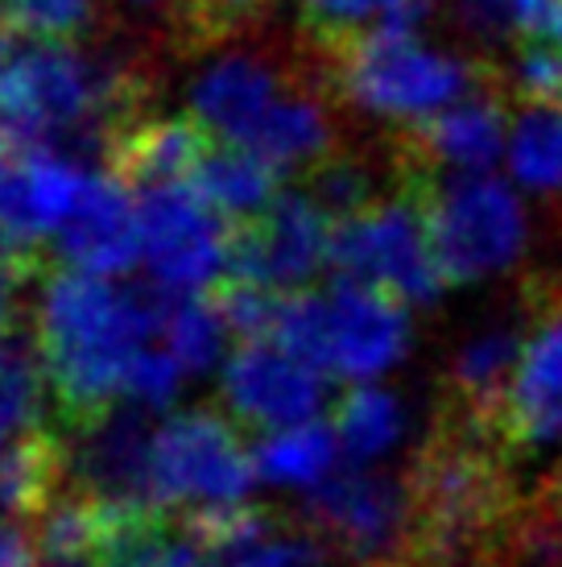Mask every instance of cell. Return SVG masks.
Returning a JSON list of instances; mask_svg holds the SVG:
<instances>
[{
    "instance_id": "1",
    "label": "cell",
    "mask_w": 562,
    "mask_h": 567,
    "mask_svg": "<svg viewBox=\"0 0 562 567\" xmlns=\"http://www.w3.org/2000/svg\"><path fill=\"white\" fill-rule=\"evenodd\" d=\"M174 295L154 282L116 286L79 269H50L33 299V340L54 402V426L79 435L125 402L128 369L166 331Z\"/></svg>"
},
{
    "instance_id": "2",
    "label": "cell",
    "mask_w": 562,
    "mask_h": 567,
    "mask_svg": "<svg viewBox=\"0 0 562 567\" xmlns=\"http://www.w3.org/2000/svg\"><path fill=\"white\" fill-rule=\"evenodd\" d=\"M327 87L340 109L368 116L389 133L435 121L438 112L468 100L485 83L500 75L497 63H485L476 54L426 47L422 38H368L352 54L323 63Z\"/></svg>"
},
{
    "instance_id": "3",
    "label": "cell",
    "mask_w": 562,
    "mask_h": 567,
    "mask_svg": "<svg viewBox=\"0 0 562 567\" xmlns=\"http://www.w3.org/2000/svg\"><path fill=\"white\" fill-rule=\"evenodd\" d=\"M393 145L406 162V183L376 207L335 224L331 266H335V278L376 286L406 307H430L447 286L435 257V240H430L426 195H422L430 166L414 158L397 137Z\"/></svg>"
},
{
    "instance_id": "4",
    "label": "cell",
    "mask_w": 562,
    "mask_h": 567,
    "mask_svg": "<svg viewBox=\"0 0 562 567\" xmlns=\"http://www.w3.org/2000/svg\"><path fill=\"white\" fill-rule=\"evenodd\" d=\"M426 220L443 282H485L525 257L530 216L497 174H426Z\"/></svg>"
},
{
    "instance_id": "5",
    "label": "cell",
    "mask_w": 562,
    "mask_h": 567,
    "mask_svg": "<svg viewBox=\"0 0 562 567\" xmlns=\"http://www.w3.org/2000/svg\"><path fill=\"white\" fill-rule=\"evenodd\" d=\"M319 71H323V63L302 42L294 50L290 42L252 33V38H240L232 47L216 50L195 71V80L187 87L190 116L207 128L211 142L249 150L252 137L269 121V112L294 87L314 80Z\"/></svg>"
},
{
    "instance_id": "6",
    "label": "cell",
    "mask_w": 562,
    "mask_h": 567,
    "mask_svg": "<svg viewBox=\"0 0 562 567\" xmlns=\"http://www.w3.org/2000/svg\"><path fill=\"white\" fill-rule=\"evenodd\" d=\"M149 481L162 514L236 509L249 505L244 497L257 481V464L228 410L207 402L157 423Z\"/></svg>"
},
{
    "instance_id": "7",
    "label": "cell",
    "mask_w": 562,
    "mask_h": 567,
    "mask_svg": "<svg viewBox=\"0 0 562 567\" xmlns=\"http://www.w3.org/2000/svg\"><path fill=\"white\" fill-rule=\"evenodd\" d=\"M302 518L352 567H402L418 547L409 481L373 468H340L306 493Z\"/></svg>"
},
{
    "instance_id": "8",
    "label": "cell",
    "mask_w": 562,
    "mask_h": 567,
    "mask_svg": "<svg viewBox=\"0 0 562 567\" xmlns=\"http://www.w3.org/2000/svg\"><path fill=\"white\" fill-rule=\"evenodd\" d=\"M140 257L149 282L174 299L216 290L232 261V224L195 195V187H154L137 195Z\"/></svg>"
},
{
    "instance_id": "9",
    "label": "cell",
    "mask_w": 562,
    "mask_h": 567,
    "mask_svg": "<svg viewBox=\"0 0 562 567\" xmlns=\"http://www.w3.org/2000/svg\"><path fill=\"white\" fill-rule=\"evenodd\" d=\"M500 447L513 456L547 452L562 443V278H533L525 286V348L497 423Z\"/></svg>"
},
{
    "instance_id": "10",
    "label": "cell",
    "mask_w": 562,
    "mask_h": 567,
    "mask_svg": "<svg viewBox=\"0 0 562 567\" xmlns=\"http://www.w3.org/2000/svg\"><path fill=\"white\" fill-rule=\"evenodd\" d=\"M331 245L335 220L306 190H285L266 216L232 228L228 278L266 286L273 295H298L331 266Z\"/></svg>"
},
{
    "instance_id": "11",
    "label": "cell",
    "mask_w": 562,
    "mask_h": 567,
    "mask_svg": "<svg viewBox=\"0 0 562 567\" xmlns=\"http://www.w3.org/2000/svg\"><path fill=\"white\" fill-rule=\"evenodd\" d=\"M219 390H223L219 406L228 410L236 426L273 435L314 423V414L327 402V373L290 357L273 340H257V344H236L223 364Z\"/></svg>"
},
{
    "instance_id": "12",
    "label": "cell",
    "mask_w": 562,
    "mask_h": 567,
    "mask_svg": "<svg viewBox=\"0 0 562 567\" xmlns=\"http://www.w3.org/2000/svg\"><path fill=\"white\" fill-rule=\"evenodd\" d=\"M327 299V373L356 385H373L381 373L406 361L414 319L402 299L352 278H335Z\"/></svg>"
},
{
    "instance_id": "13",
    "label": "cell",
    "mask_w": 562,
    "mask_h": 567,
    "mask_svg": "<svg viewBox=\"0 0 562 567\" xmlns=\"http://www.w3.org/2000/svg\"><path fill=\"white\" fill-rule=\"evenodd\" d=\"M154 414L137 402H121L108 419L66 435L71 440V485L108 509H157L149 460H154Z\"/></svg>"
},
{
    "instance_id": "14",
    "label": "cell",
    "mask_w": 562,
    "mask_h": 567,
    "mask_svg": "<svg viewBox=\"0 0 562 567\" xmlns=\"http://www.w3.org/2000/svg\"><path fill=\"white\" fill-rule=\"evenodd\" d=\"M509 104L513 100L497 75L468 100L438 112L435 121L409 133H389V137H397L414 158L438 174H488L497 158H504V145H509V125H513Z\"/></svg>"
},
{
    "instance_id": "15",
    "label": "cell",
    "mask_w": 562,
    "mask_h": 567,
    "mask_svg": "<svg viewBox=\"0 0 562 567\" xmlns=\"http://www.w3.org/2000/svg\"><path fill=\"white\" fill-rule=\"evenodd\" d=\"M187 518L204 535L216 567H319L331 555L311 522L269 505L207 509Z\"/></svg>"
},
{
    "instance_id": "16",
    "label": "cell",
    "mask_w": 562,
    "mask_h": 567,
    "mask_svg": "<svg viewBox=\"0 0 562 567\" xmlns=\"http://www.w3.org/2000/svg\"><path fill=\"white\" fill-rule=\"evenodd\" d=\"M54 257L63 269H79L92 278H121L140 257L137 199L108 171L95 174L87 195L79 199L75 216L59 228Z\"/></svg>"
},
{
    "instance_id": "17",
    "label": "cell",
    "mask_w": 562,
    "mask_h": 567,
    "mask_svg": "<svg viewBox=\"0 0 562 567\" xmlns=\"http://www.w3.org/2000/svg\"><path fill=\"white\" fill-rule=\"evenodd\" d=\"M211 145L216 142L190 112L187 116H157L154 112L112 137L104 171L137 195L154 187H190V178Z\"/></svg>"
},
{
    "instance_id": "18",
    "label": "cell",
    "mask_w": 562,
    "mask_h": 567,
    "mask_svg": "<svg viewBox=\"0 0 562 567\" xmlns=\"http://www.w3.org/2000/svg\"><path fill=\"white\" fill-rule=\"evenodd\" d=\"M438 0H294L298 42L319 63L344 59L368 38H418Z\"/></svg>"
},
{
    "instance_id": "19",
    "label": "cell",
    "mask_w": 562,
    "mask_h": 567,
    "mask_svg": "<svg viewBox=\"0 0 562 567\" xmlns=\"http://www.w3.org/2000/svg\"><path fill=\"white\" fill-rule=\"evenodd\" d=\"M71 440L50 423L0 447V518L30 530L54 502L71 493Z\"/></svg>"
},
{
    "instance_id": "20",
    "label": "cell",
    "mask_w": 562,
    "mask_h": 567,
    "mask_svg": "<svg viewBox=\"0 0 562 567\" xmlns=\"http://www.w3.org/2000/svg\"><path fill=\"white\" fill-rule=\"evenodd\" d=\"M190 187H195V195L211 212H219L236 228V224H249L257 216H266L269 207L278 204L281 174L261 154L244 150V145L216 142L207 150V158L199 162Z\"/></svg>"
},
{
    "instance_id": "21",
    "label": "cell",
    "mask_w": 562,
    "mask_h": 567,
    "mask_svg": "<svg viewBox=\"0 0 562 567\" xmlns=\"http://www.w3.org/2000/svg\"><path fill=\"white\" fill-rule=\"evenodd\" d=\"M278 0H170L166 4V42L178 59H199L261 33Z\"/></svg>"
},
{
    "instance_id": "22",
    "label": "cell",
    "mask_w": 562,
    "mask_h": 567,
    "mask_svg": "<svg viewBox=\"0 0 562 567\" xmlns=\"http://www.w3.org/2000/svg\"><path fill=\"white\" fill-rule=\"evenodd\" d=\"M340 456H344V447H340L335 426L319 423V419L306 426L261 435L252 447L257 481L278 488H302V493L327 485L331 476L340 473Z\"/></svg>"
},
{
    "instance_id": "23",
    "label": "cell",
    "mask_w": 562,
    "mask_h": 567,
    "mask_svg": "<svg viewBox=\"0 0 562 567\" xmlns=\"http://www.w3.org/2000/svg\"><path fill=\"white\" fill-rule=\"evenodd\" d=\"M50 378L30 328L0 336V447L25 440L46 423Z\"/></svg>"
},
{
    "instance_id": "24",
    "label": "cell",
    "mask_w": 562,
    "mask_h": 567,
    "mask_svg": "<svg viewBox=\"0 0 562 567\" xmlns=\"http://www.w3.org/2000/svg\"><path fill=\"white\" fill-rule=\"evenodd\" d=\"M335 435L352 468H373L381 456H389L397 443L406 440L409 410L402 394H393L385 385H352L340 406H335Z\"/></svg>"
},
{
    "instance_id": "25",
    "label": "cell",
    "mask_w": 562,
    "mask_h": 567,
    "mask_svg": "<svg viewBox=\"0 0 562 567\" xmlns=\"http://www.w3.org/2000/svg\"><path fill=\"white\" fill-rule=\"evenodd\" d=\"M504 166L521 190L562 199V104H521L513 112Z\"/></svg>"
},
{
    "instance_id": "26",
    "label": "cell",
    "mask_w": 562,
    "mask_h": 567,
    "mask_svg": "<svg viewBox=\"0 0 562 567\" xmlns=\"http://www.w3.org/2000/svg\"><path fill=\"white\" fill-rule=\"evenodd\" d=\"M112 21L100 0H0V25L42 42H95Z\"/></svg>"
},
{
    "instance_id": "27",
    "label": "cell",
    "mask_w": 562,
    "mask_h": 567,
    "mask_svg": "<svg viewBox=\"0 0 562 567\" xmlns=\"http://www.w3.org/2000/svg\"><path fill=\"white\" fill-rule=\"evenodd\" d=\"M162 336H166V352L183 364V373L204 378L223 361V348H228L232 331L219 316V307L211 302V295H187V299H174Z\"/></svg>"
},
{
    "instance_id": "28",
    "label": "cell",
    "mask_w": 562,
    "mask_h": 567,
    "mask_svg": "<svg viewBox=\"0 0 562 567\" xmlns=\"http://www.w3.org/2000/svg\"><path fill=\"white\" fill-rule=\"evenodd\" d=\"M447 25H451L476 59L497 63L500 50H513L521 42V0H438Z\"/></svg>"
},
{
    "instance_id": "29",
    "label": "cell",
    "mask_w": 562,
    "mask_h": 567,
    "mask_svg": "<svg viewBox=\"0 0 562 567\" xmlns=\"http://www.w3.org/2000/svg\"><path fill=\"white\" fill-rule=\"evenodd\" d=\"M500 66V83L509 100L521 104H562V47L547 38H525L509 50Z\"/></svg>"
},
{
    "instance_id": "30",
    "label": "cell",
    "mask_w": 562,
    "mask_h": 567,
    "mask_svg": "<svg viewBox=\"0 0 562 567\" xmlns=\"http://www.w3.org/2000/svg\"><path fill=\"white\" fill-rule=\"evenodd\" d=\"M211 302L219 307V316H223V323H228L236 344L273 340L281 295H273V290H266V286L240 282V278H223V282L211 290Z\"/></svg>"
},
{
    "instance_id": "31",
    "label": "cell",
    "mask_w": 562,
    "mask_h": 567,
    "mask_svg": "<svg viewBox=\"0 0 562 567\" xmlns=\"http://www.w3.org/2000/svg\"><path fill=\"white\" fill-rule=\"evenodd\" d=\"M183 364L174 361L166 348H145L133 369H128V385H125V402H137L149 414H162V410L174 406V398L183 390Z\"/></svg>"
},
{
    "instance_id": "32",
    "label": "cell",
    "mask_w": 562,
    "mask_h": 567,
    "mask_svg": "<svg viewBox=\"0 0 562 567\" xmlns=\"http://www.w3.org/2000/svg\"><path fill=\"white\" fill-rule=\"evenodd\" d=\"M0 567H38L30 530L4 518H0Z\"/></svg>"
},
{
    "instance_id": "33",
    "label": "cell",
    "mask_w": 562,
    "mask_h": 567,
    "mask_svg": "<svg viewBox=\"0 0 562 567\" xmlns=\"http://www.w3.org/2000/svg\"><path fill=\"white\" fill-rule=\"evenodd\" d=\"M538 493L547 497L550 514H554V522H559V530H562V468H554V476H550V485H547V488H538Z\"/></svg>"
},
{
    "instance_id": "34",
    "label": "cell",
    "mask_w": 562,
    "mask_h": 567,
    "mask_svg": "<svg viewBox=\"0 0 562 567\" xmlns=\"http://www.w3.org/2000/svg\"><path fill=\"white\" fill-rule=\"evenodd\" d=\"M121 4H133V9H166L170 0H121Z\"/></svg>"
},
{
    "instance_id": "35",
    "label": "cell",
    "mask_w": 562,
    "mask_h": 567,
    "mask_svg": "<svg viewBox=\"0 0 562 567\" xmlns=\"http://www.w3.org/2000/svg\"><path fill=\"white\" fill-rule=\"evenodd\" d=\"M9 158H13V150H9V142H4V137H0V171H4V166H9Z\"/></svg>"
},
{
    "instance_id": "36",
    "label": "cell",
    "mask_w": 562,
    "mask_h": 567,
    "mask_svg": "<svg viewBox=\"0 0 562 567\" xmlns=\"http://www.w3.org/2000/svg\"><path fill=\"white\" fill-rule=\"evenodd\" d=\"M559 278H562V269H559Z\"/></svg>"
}]
</instances>
